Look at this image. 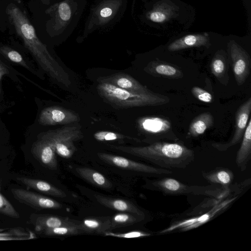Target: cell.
<instances>
[{
  "label": "cell",
  "instance_id": "cell-26",
  "mask_svg": "<svg viewBox=\"0 0 251 251\" xmlns=\"http://www.w3.org/2000/svg\"><path fill=\"white\" fill-rule=\"evenodd\" d=\"M93 136L96 140L100 142L116 140H129L137 143L141 142L138 138L110 131H99L96 132Z\"/></svg>",
  "mask_w": 251,
  "mask_h": 251
},
{
  "label": "cell",
  "instance_id": "cell-24",
  "mask_svg": "<svg viewBox=\"0 0 251 251\" xmlns=\"http://www.w3.org/2000/svg\"><path fill=\"white\" fill-rule=\"evenodd\" d=\"M174 8L166 3H161L150 12L147 17L151 21L162 23L168 19L173 14Z\"/></svg>",
  "mask_w": 251,
  "mask_h": 251
},
{
  "label": "cell",
  "instance_id": "cell-2",
  "mask_svg": "<svg viewBox=\"0 0 251 251\" xmlns=\"http://www.w3.org/2000/svg\"><path fill=\"white\" fill-rule=\"evenodd\" d=\"M109 147L143 158L165 169H184L194 159L193 150L176 142L157 141L146 146L110 145Z\"/></svg>",
  "mask_w": 251,
  "mask_h": 251
},
{
  "label": "cell",
  "instance_id": "cell-30",
  "mask_svg": "<svg viewBox=\"0 0 251 251\" xmlns=\"http://www.w3.org/2000/svg\"><path fill=\"white\" fill-rule=\"evenodd\" d=\"M0 213L13 218H19L20 215L12 204L0 193Z\"/></svg>",
  "mask_w": 251,
  "mask_h": 251
},
{
  "label": "cell",
  "instance_id": "cell-3",
  "mask_svg": "<svg viewBox=\"0 0 251 251\" xmlns=\"http://www.w3.org/2000/svg\"><path fill=\"white\" fill-rule=\"evenodd\" d=\"M98 93L103 100L116 109L157 106L170 101L168 97L149 92L138 93L127 91L111 84L99 82Z\"/></svg>",
  "mask_w": 251,
  "mask_h": 251
},
{
  "label": "cell",
  "instance_id": "cell-12",
  "mask_svg": "<svg viewBox=\"0 0 251 251\" xmlns=\"http://www.w3.org/2000/svg\"><path fill=\"white\" fill-rule=\"evenodd\" d=\"M31 152L42 165L50 169H56L57 162L55 150L48 141L38 138L32 145Z\"/></svg>",
  "mask_w": 251,
  "mask_h": 251
},
{
  "label": "cell",
  "instance_id": "cell-10",
  "mask_svg": "<svg viewBox=\"0 0 251 251\" xmlns=\"http://www.w3.org/2000/svg\"><path fill=\"white\" fill-rule=\"evenodd\" d=\"M13 197L20 202L37 209H59L61 203L48 197L21 188L11 190Z\"/></svg>",
  "mask_w": 251,
  "mask_h": 251
},
{
  "label": "cell",
  "instance_id": "cell-34",
  "mask_svg": "<svg viewBox=\"0 0 251 251\" xmlns=\"http://www.w3.org/2000/svg\"><path fill=\"white\" fill-rule=\"evenodd\" d=\"M113 10L108 7H105L101 9L100 15L102 18H108L111 16Z\"/></svg>",
  "mask_w": 251,
  "mask_h": 251
},
{
  "label": "cell",
  "instance_id": "cell-19",
  "mask_svg": "<svg viewBox=\"0 0 251 251\" xmlns=\"http://www.w3.org/2000/svg\"><path fill=\"white\" fill-rule=\"evenodd\" d=\"M33 221L37 231L64 226H74L78 224L69 219L53 216L38 215Z\"/></svg>",
  "mask_w": 251,
  "mask_h": 251
},
{
  "label": "cell",
  "instance_id": "cell-8",
  "mask_svg": "<svg viewBox=\"0 0 251 251\" xmlns=\"http://www.w3.org/2000/svg\"><path fill=\"white\" fill-rule=\"evenodd\" d=\"M79 121L80 117L76 112L58 106L45 108L38 118L39 123L43 126L72 124Z\"/></svg>",
  "mask_w": 251,
  "mask_h": 251
},
{
  "label": "cell",
  "instance_id": "cell-1",
  "mask_svg": "<svg viewBox=\"0 0 251 251\" xmlns=\"http://www.w3.org/2000/svg\"><path fill=\"white\" fill-rule=\"evenodd\" d=\"M0 33L17 38L42 69L58 84L72 85L66 71L53 57L39 37L24 0H0Z\"/></svg>",
  "mask_w": 251,
  "mask_h": 251
},
{
  "label": "cell",
  "instance_id": "cell-7",
  "mask_svg": "<svg viewBox=\"0 0 251 251\" xmlns=\"http://www.w3.org/2000/svg\"><path fill=\"white\" fill-rule=\"evenodd\" d=\"M97 155L104 162L123 169L154 175L172 173L171 171L168 169L147 165L120 156L105 152H99Z\"/></svg>",
  "mask_w": 251,
  "mask_h": 251
},
{
  "label": "cell",
  "instance_id": "cell-29",
  "mask_svg": "<svg viewBox=\"0 0 251 251\" xmlns=\"http://www.w3.org/2000/svg\"><path fill=\"white\" fill-rule=\"evenodd\" d=\"M209 181L222 185H228L231 180V173L226 170L221 169L214 171L206 176Z\"/></svg>",
  "mask_w": 251,
  "mask_h": 251
},
{
  "label": "cell",
  "instance_id": "cell-17",
  "mask_svg": "<svg viewBox=\"0 0 251 251\" xmlns=\"http://www.w3.org/2000/svg\"><path fill=\"white\" fill-rule=\"evenodd\" d=\"M17 180L26 187L49 195L59 198L67 196L65 192L42 180L25 177H19Z\"/></svg>",
  "mask_w": 251,
  "mask_h": 251
},
{
  "label": "cell",
  "instance_id": "cell-31",
  "mask_svg": "<svg viewBox=\"0 0 251 251\" xmlns=\"http://www.w3.org/2000/svg\"><path fill=\"white\" fill-rule=\"evenodd\" d=\"M191 93L195 98L201 101L206 103H210L213 101V96L208 91L201 87L198 86L192 87Z\"/></svg>",
  "mask_w": 251,
  "mask_h": 251
},
{
  "label": "cell",
  "instance_id": "cell-14",
  "mask_svg": "<svg viewBox=\"0 0 251 251\" xmlns=\"http://www.w3.org/2000/svg\"><path fill=\"white\" fill-rule=\"evenodd\" d=\"M229 65L228 56L223 50H219L215 54L210 64L211 74L225 86H226L229 82Z\"/></svg>",
  "mask_w": 251,
  "mask_h": 251
},
{
  "label": "cell",
  "instance_id": "cell-9",
  "mask_svg": "<svg viewBox=\"0 0 251 251\" xmlns=\"http://www.w3.org/2000/svg\"><path fill=\"white\" fill-rule=\"evenodd\" d=\"M251 112V98L250 97L238 109L235 115V130L231 139L227 143L212 144L219 151H224L237 144L243 138Z\"/></svg>",
  "mask_w": 251,
  "mask_h": 251
},
{
  "label": "cell",
  "instance_id": "cell-6",
  "mask_svg": "<svg viewBox=\"0 0 251 251\" xmlns=\"http://www.w3.org/2000/svg\"><path fill=\"white\" fill-rule=\"evenodd\" d=\"M140 130L153 136L157 139H168L176 141L178 139L173 131L171 123L167 118L159 116H145L138 120Z\"/></svg>",
  "mask_w": 251,
  "mask_h": 251
},
{
  "label": "cell",
  "instance_id": "cell-32",
  "mask_svg": "<svg viewBox=\"0 0 251 251\" xmlns=\"http://www.w3.org/2000/svg\"><path fill=\"white\" fill-rule=\"evenodd\" d=\"M105 236H111L113 237L132 238L143 236H149L150 234L139 231H132L125 233H114L110 232H106L104 233Z\"/></svg>",
  "mask_w": 251,
  "mask_h": 251
},
{
  "label": "cell",
  "instance_id": "cell-25",
  "mask_svg": "<svg viewBox=\"0 0 251 251\" xmlns=\"http://www.w3.org/2000/svg\"><path fill=\"white\" fill-rule=\"evenodd\" d=\"M143 218V216L131 213L118 214L110 218L112 228L129 226Z\"/></svg>",
  "mask_w": 251,
  "mask_h": 251
},
{
  "label": "cell",
  "instance_id": "cell-21",
  "mask_svg": "<svg viewBox=\"0 0 251 251\" xmlns=\"http://www.w3.org/2000/svg\"><path fill=\"white\" fill-rule=\"evenodd\" d=\"M83 232L103 233L112 229L110 217L88 218L79 223Z\"/></svg>",
  "mask_w": 251,
  "mask_h": 251
},
{
  "label": "cell",
  "instance_id": "cell-5",
  "mask_svg": "<svg viewBox=\"0 0 251 251\" xmlns=\"http://www.w3.org/2000/svg\"><path fill=\"white\" fill-rule=\"evenodd\" d=\"M228 58L234 76L238 85H243L248 77L251 68L249 54L236 42L232 41L228 44Z\"/></svg>",
  "mask_w": 251,
  "mask_h": 251
},
{
  "label": "cell",
  "instance_id": "cell-16",
  "mask_svg": "<svg viewBox=\"0 0 251 251\" xmlns=\"http://www.w3.org/2000/svg\"><path fill=\"white\" fill-rule=\"evenodd\" d=\"M97 201L102 205L119 211L131 213L144 216V213L132 202L124 200L107 197L101 195L95 196Z\"/></svg>",
  "mask_w": 251,
  "mask_h": 251
},
{
  "label": "cell",
  "instance_id": "cell-15",
  "mask_svg": "<svg viewBox=\"0 0 251 251\" xmlns=\"http://www.w3.org/2000/svg\"><path fill=\"white\" fill-rule=\"evenodd\" d=\"M209 44V39L206 33L188 35L172 42L168 50L175 51L191 47L207 46Z\"/></svg>",
  "mask_w": 251,
  "mask_h": 251
},
{
  "label": "cell",
  "instance_id": "cell-11",
  "mask_svg": "<svg viewBox=\"0 0 251 251\" xmlns=\"http://www.w3.org/2000/svg\"><path fill=\"white\" fill-rule=\"evenodd\" d=\"M98 82L111 84L119 88L138 93H148L151 91L130 75L126 73H116L100 77Z\"/></svg>",
  "mask_w": 251,
  "mask_h": 251
},
{
  "label": "cell",
  "instance_id": "cell-35",
  "mask_svg": "<svg viewBox=\"0 0 251 251\" xmlns=\"http://www.w3.org/2000/svg\"><path fill=\"white\" fill-rule=\"evenodd\" d=\"M8 73V70L5 67L4 65L2 63V62L0 60V94L1 92V87L0 82L2 76Z\"/></svg>",
  "mask_w": 251,
  "mask_h": 251
},
{
  "label": "cell",
  "instance_id": "cell-20",
  "mask_svg": "<svg viewBox=\"0 0 251 251\" xmlns=\"http://www.w3.org/2000/svg\"><path fill=\"white\" fill-rule=\"evenodd\" d=\"M214 125V118L208 112H203L193 119L188 130V135L192 137H198L203 134Z\"/></svg>",
  "mask_w": 251,
  "mask_h": 251
},
{
  "label": "cell",
  "instance_id": "cell-33",
  "mask_svg": "<svg viewBox=\"0 0 251 251\" xmlns=\"http://www.w3.org/2000/svg\"><path fill=\"white\" fill-rule=\"evenodd\" d=\"M51 2V0H29L27 4L44 7L50 5Z\"/></svg>",
  "mask_w": 251,
  "mask_h": 251
},
{
  "label": "cell",
  "instance_id": "cell-18",
  "mask_svg": "<svg viewBox=\"0 0 251 251\" xmlns=\"http://www.w3.org/2000/svg\"><path fill=\"white\" fill-rule=\"evenodd\" d=\"M251 154V119L246 128L240 147L237 153L236 163L242 171L245 169Z\"/></svg>",
  "mask_w": 251,
  "mask_h": 251
},
{
  "label": "cell",
  "instance_id": "cell-13",
  "mask_svg": "<svg viewBox=\"0 0 251 251\" xmlns=\"http://www.w3.org/2000/svg\"><path fill=\"white\" fill-rule=\"evenodd\" d=\"M144 70L154 77L169 79H179L183 77V73L177 66L158 59L150 62Z\"/></svg>",
  "mask_w": 251,
  "mask_h": 251
},
{
  "label": "cell",
  "instance_id": "cell-27",
  "mask_svg": "<svg viewBox=\"0 0 251 251\" xmlns=\"http://www.w3.org/2000/svg\"><path fill=\"white\" fill-rule=\"evenodd\" d=\"M0 54L10 61L18 64L26 69H29V67L21 53L11 47L0 44Z\"/></svg>",
  "mask_w": 251,
  "mask_h": 251
},
{
  "label": "cell",
  "instance_id": "cell-23",
  "mask_svg": "<svg viewBox=\"0 0 251 251\" xmlns=\"http://www.w3.org/2000/svg\"><path fill=\"white\" fill-rule=\"evenodd\" d=\"M152 184L161 191L172 194L185 193L188 189L185 185L172 178H165L156 181Z\"/></svg>",
  "mask_w": 251,
  "mask_h": 251
},
{
  "label": "cell",
  "instance_id": "cell-28",
  "mask_svg": "<svg viewBox=\"0 0 251 251\" xmlns=\"http://www.w3.org/2000/svg\"><path fill=\"white\" fill-rule=\"evenodd\" d=\"M43 231L45 234L48 236L76 235L83 232L79 228V223L74 226H64L47 228Z\"/></svg>",
  "mask_w": 251,
  "mask_h": 251
},
{
  "label": "cell",
  "instance_id": "cell-22",
  "mask_svg": "<svg viewBox=\"0 0 251 251\" xmlns=\"http://www.w3.org/2000/svg\"><path fill=\"white\" fill-rule=\"evenodd\" d=\"M75 171L81 177L96 186L106 189L112 187V183L109 180L94 170L86 167H77Z\"/></svg>",
  "mask_w": 251,
  "mask_h": 251
},
{
  "label": "cell",
  "instance_id": "cell-4",
  "mask_svg": "<svg viewBox=\"0 0 251 251\" xmlns=\"http://www.w3.org/2000/svg\"><path fill=\"white\" fill-rule=\"evenodd\" d=\"M84 137L81 126L78 124L63 126L55 129L49 130L40 133L38 138L48 141L59 156L71 158L76 151L74 143Z\"/></svg>",
  "mask_w": 251,
  "mask_h": 251
}]
</instances>
